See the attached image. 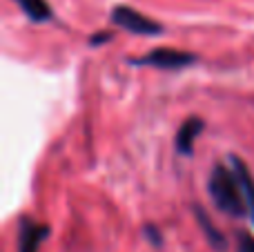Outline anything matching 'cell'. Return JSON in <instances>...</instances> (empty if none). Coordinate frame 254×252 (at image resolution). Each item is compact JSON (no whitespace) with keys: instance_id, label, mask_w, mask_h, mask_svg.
Segmentation results:
<instances>
[{"instance_id":"obj_5","label":"cell","mask_w":254,"mask_h":252,"mask_svg":"<svg viewBox=\"0 0 254 252\" xmlns=\"http://www.w3.org/2000/svg\"><path fill=\"white\" fill-rule=\"evenodd\" d=\"M203 121L196 119V116H192V119H188L183 125L179 127V132H176L174 136V145H176V152L183 156H192L194 152V145H196V138L201 136L203 132Z\"/></svg>"},{"instance_id":"obj_8","label":"cell","mask_w":254,"mask_h":252,"mask_svg":"<svg viewBox=\"0 0 254 252\" xmlns=\"http://www.w3.org/2000/svg\"><path fill=\"white\" fill-rule=\"evenodd\" d=\"M13 2H16L18 7L22 9V13L34 22H47V20H52V16H54V11L47 4V0H13Z\"/></svg>"},{"instance_id":"obj_7","label":"cell","mask_w":254,"mask_h":252,"mask_svg":"<svg viewBox=\"0 0 254 252\" xmlns=\"http://www.w3.org/2000/svg\"><path fill=\"white\" fill-rule=\"evenodd\" d=\"M230 163H232V170L237 172L239 183H241V190H243V199H246V208H248V217L252 219L254 223V179L248 170V165L243 163L239 156H230Z\"/></svg>"},{"instance_id":"obj_11","label":"cell","mask_w":254,"mask_h":252,"mask_svg":"<svg viewBox=\"0 0 254 252\" xmlns=\"http://www.w3.org/2000/svg\"><path fill=\"white\" fill-rule=\"evenodd\" d=\"M110 38H112V34H110V31H101V34H96V36H94L92 40H89V43H92L94 47H96V45H103V43H107V40H110Z\"/></svg>"},{"instance_id":"obj_2","label":"cell","mask_w":254,"mask_h":252,"mask_svg":"<svg viewBox=\"0 0 254 252\" xmlns=\"http://www.w3.org/2000/svg\"><path fill=\"white\" fill-rule=\"evenodd\" d=\"M196 56L192 52H183V49H172V47H158L147 52L145 56L134 58L131 65L138 67H154V69H165V71H179L185 67L194 65Z\"/></svg>"},{"instance_id":"obj_9","label":"cell","mask_w":254,"mask_h":252,"mask_svg":"<svg viewBox=\"0 0 254 252\" xmlns=\"http://www.w3.org/2000/svg\"><path fill=\"white\" fill-rule=\"evenodd\" d=\"M237 250L239 252H254V235L241 232V235L237 237Z\"/></svg>"},{"instance_id":"obj_1","label":"cell","mask_w":254,"mask_h":252,"mask_svg":"<svg viewBox=\"0 0 254 252\" xmlns=\"http://www.w3.org/2000/svg\"><path fill=\"white\" fill-rule=\"evenodd\" d=\"M207 192H210L212 203L216 210L230 217H248L246 199H243V190L239 177L232 168L219 163L212 168L210 179H207Z\"/></svg>"},{"instance_id":"obj_3","label":"cell","mask_w":254,"mask_h":252,"mask_svg":"<svg viewBox=\"0 0 254 252\" xmlns=\"http://www.w3.org/2000/svg\"><path fill=\"white\" fill-rule=\"evenodd\" d=\"M112 22L119 25L121 29L129 31V34H136V36H158V34H163L161 22L152 20V18L143 16L140 11H136V9H131V7H125V4H121V7H116L114 11H112Z\"/></svg>"},{"instance_id":"obj_6","label":"cell","mask_w":254,"mask_h":252,"mask_svg":"<svg viewBox=\"0 0 254 252\" xmlns=\"http://www.w3.org/2000/svg\"><path fill=\"white\" fill-rule=\"evenodd\" d=\"M194 217H196L198 228L203 230V235H205L207 244H210L212 248H214L216 252H225V250H228V239H225V235L214 226V221L210 219V214H207L201 205H196V208H194Z\"/></svg>"},{"instance_id":"obj_4","label":"cell","mask_w":254,"mask_h":252,"mask_svg":"<svg viewBox=\"0 0 254 252\" xmlns=\"http://www.w3.org/2000/svg\"><path fill=\"white\" fill-rule=\"evenodd\" d=\"M49 237V228L29 217H22L18 223V252H40L43 241Z\"/></svg>"},{"instance_id":"obj_10","label":"cell","mask_w":254,"mask_h":252,"mask_svg":"<svg viewBox=\"0 0 254 252\" xmlns=\"http://www.w3.org/2000/svg\"><path fill=\"white\" fill-rule=\"evenodd\" d=\"M143 235H145V239L154 246V248H161V246H163V237H161V232H158L156 226H145L143 228Z\"/></svg>"}]
</instances>
